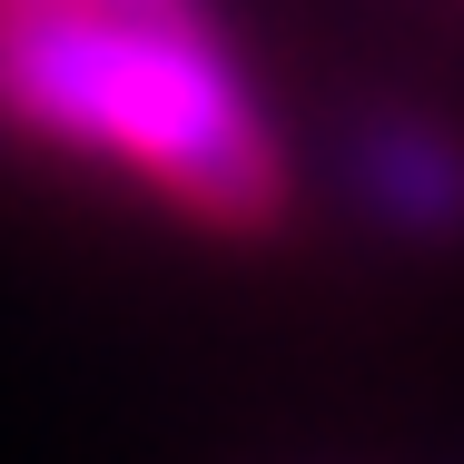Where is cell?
<instances>
[{"label": "cell", "instance_id": "6da1fadb", "mask_svg": "<svg viewBox=\"0 0 464 464\" xmlns=\"http://www.w3.org/2000/svg\"><path fill=\"white\" fill-rule=\"evenodd\" d=\"M0 129L218 237L286 227V139L208 0H0Z\"/></svg>", "mask_w": 464, "mask_h": 464}, {"label": "cell", "instance_id": "7a4b0ae2", "mask_svg": "<svg viewBox=\"0 0 464 464\" xmlns=\"http://www.w3.org/2000/svg\"><path fill=\"white\" fill-rule=\"evenodd\" d=\"M356 179L395 227H425V237H455L464 227V149L425 119H375L356 139Z\"/></svg>", "mask_w": 464, "mask_h": 464}]
</instances>
